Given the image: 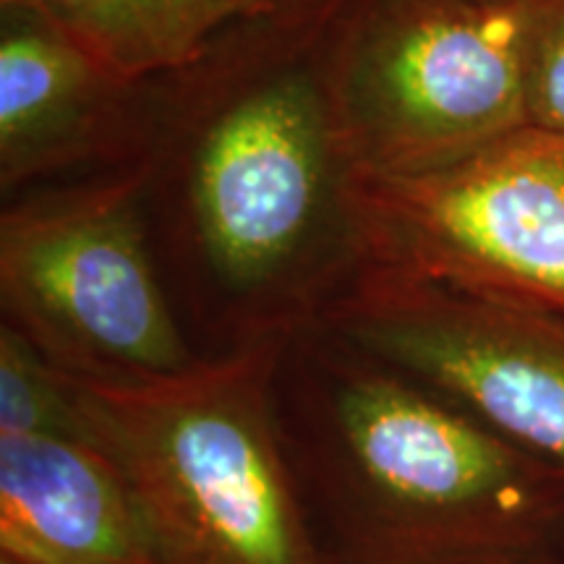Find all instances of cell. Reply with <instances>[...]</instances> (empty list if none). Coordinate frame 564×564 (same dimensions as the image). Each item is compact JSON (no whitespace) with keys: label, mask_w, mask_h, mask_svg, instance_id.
I'll use <instances>...</instances> for the list:
<instances>
[{"label":"cell","mask_w":564,"mask_h":564,"mask_svg":"<svg viewBox=\"0 0 564 564\" xmlns=\"http://www.w3.org/2000/svg\"><path fill=\"white\" fill-rule=\"evenodd\" d=\"M528 129L564 139V0H552L535 30L528 76Z\"/></svg>","instance_id":"obj_12"},{"label":"cell","mask_w":564,"mask_h":564,"mask_svg":"<svg viewBox=\"0 0 564 564\" xmlns=\"http://www.w3.org/2000/svg\"><path fill=\"white\" fill-rule=\"evenodd\" d=\"M549 3L345 0L329 74L358 175L415 178L525 131Z\"/></svg>","instance_id":"obj_4"},{"label":"cell","mask_w":564,"mask_h":564,"mask_svg":"<svg viewBox=\"0 0 564 564\" xmlns=\"http://www.w3.org/2000/svg\"><path fill=\"white\" fill-rule=\"evenodd\" d=\"M366 264L564 316V139L525 129L415 178H361Z\"/></svg>","instance_id":"obj_7"},{"label":"cell","mask_w":564,"mask_h":564,"mask_svg":"<svg viewBox=\"0 0 564 564\" xmlns=\"http://www.w3.org/2000/svg\"><path fill=\"white\" fill-rule=\"evenodd\" d=\"M0 552L30 564H167L121 468L68 436H0Z\"/></svg>","instance_id":"obj_9"},{"label":"cell","mask_w":564,"mask_h":564,"mask_svg":"<svg viewBox=\"0 0 564 564\" xmlns=\"http://www.w3.org/2000/svg\"><path fill=\"white\" fill-rule=\"evenodd\" d=\"M554 544L531 546V549H512V552H491L474 556H447V560H429L415 564H560L554 560Z\"/></svg>","instance_id":"obj_13"},{"label":"cell","mask_w":564,"mask_h":564,"mask_svg":"<svg viewBox=\"0 0 564 564\" xmlns=\"http://www.w3.org/2000/svg\"><path fill=\"white\" fill-rule=\"evenodd\" d=\"M295 0H0L55 26L110 74L147 84L199 58L238 24Z\"/></svg>","instance_id":"obj_10"},{"label":"cell","mask_w":564,"mask_h":564,"mask_svg":"<svg viewBox=\"0 0 564 564\" xmlns=\"http://www.w3.org/2000/svg\"><path fill=\"white\" fill-rule=\"evenodd\" d=\"M147 84L110 74L55 26L0 6V192L137 165Z\"/></svg>","instance_id":"obj_8"},{"label":"cell","mask_w":564,"mask_h":564,"mask_svg":"<svg viewBox=\"0 0 564 564\" xmlns=\"http://www.w3.org/2000/svg\"><path fill=\"white\" fill-rule=\"evenodd\" d=\"M272 419L324 564L544 546L564 476L322 324L280 343Z\"/></svg>","instance_id":"obj_2"},{"label":"cell","mask_w":564,"mask_h":564,"mask_svg":"<svg viewBox=\"0 0 564 564\" xmlns=\"http://www.w3.org/2000/svg\"><path fill=\"white\" fill-rule=\"evenodd\" d=\"M319 324L564 476V316L364 264Z\"/></svg>","instance_id":"obj_6"},{"label":"cell","mask_w":564,"mask_h":564,"mask_svg":"<svg viewBox=\"0 0 564 564\" xmlns=\"http://www.w3.org/2000/svg\"><path fill=\"white\" fill-rule=\"evenodd\" d=\"M0 436L89 440V426L70 382L37 348L0 322Z\"/></svg>","instance_id":"obj_11"},{"label":"cell","mask_w":564,"mask_h":564,"mask_svg":"<svg viewBox=\"0 0 564 564\" xmlns=\"http://www.w3.org/2000/svg\"><path fill=\"white\" fill-rule=\"evenodd\" d=\"M0 308L76 382L154 384L207 358L162 278L137 165L3 202Z\"/></svg>","instance_id":"obj_5"},{"label":"cell","mask_w":564,"mask_h":564,"mask_svg":"<svg viewBox=\"0 0 564 564\" xmlns=\"http://www.w3.org/2000/svg\"><path fill=\"white\" fill-rule=\"evenodd\" d=\"M280 343L141 387L66 377L167 564H324L272 419Z\"/></svg>","instance_id":"obj_3"},{"label":"cell","mask_w":564,"mask_h":564,"mask_svg":"<svg viewBox=\"0 0 564 564\" xmlns=\"http://www.w3.org/2000/svg\"><path fill=\"white\" fill-rule=\"evenodd\" d=\"M0 564H30V562H24V560H19V556H11V554L0 552Z\"/></svg>","instance_id":"obj_14"},{"label":"cell","mask_w":564,"mask_h":564,"mask_svg":"<svg viewBox=\"0 0 564 564\" xmlns=\"http://www.w3.org/2000/svg\"><path fill=\"white\" fill-rule=\"evenodd\" d=\"M343 6L295 0L147 82V220L207 358L314 327L366 264L329 74Z\"/></svg>","instance_id":"obj_1"}]
</instances>
